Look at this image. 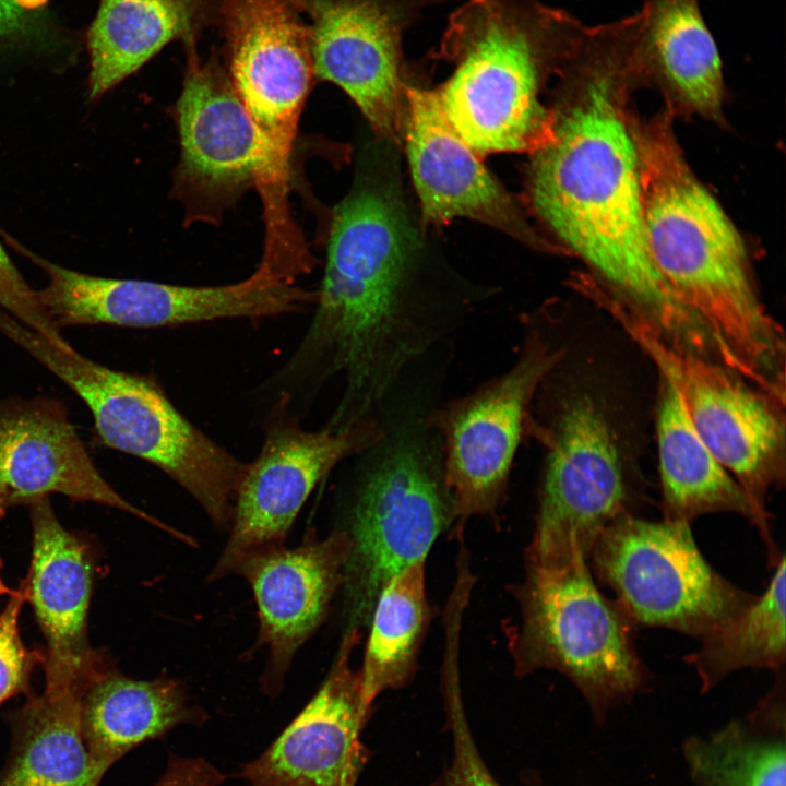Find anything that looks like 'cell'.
<instances>
[{
	"mask_svg": "<svg viewBox=\"0 0 786 786\" xmlns=\"http://www.w3.org/2000/svg\"><path fill=\"white\" fill-rule=\"evenodd\" d=\"M574 97L555 117L553 136L534 152L535 212L599 277L602 289L669 343L720 360L696 315L656 267L644 222L639 154L622 96L638 62L631 37L591 28L571 59Z\"/></svg>",
	"mask_w": 786,
	"mask_h": 786,
	"instance_id": "obj_1",
	"label": "cell"
},
{
	"mask_svg": "<svg viewBox=\"0 0 786 786\" xmlns=\"http://www.w3.org/2000/svg\"><path fill=\"white\" fill-rule=\"evenodd\" d=\"M413 239L391 183L365 180L334 209L314 314L281 372L289 384L342 378L332 430L373 418L406 368L450 331L407 305Z\"/></svg>",
	"mask_w": 786,
	"mask_h": 786,
	"instance_id": "obj_2",
	"label": "cell"
},
{
	"mask_svg": "<svg viewBox=\"0 0 786 786\" xmlns=\"http://www.w3.org/2000/svg\"><path fill=\"white\" fill-rule=\"evenodd\" d=\"M671 117L630 122L653 261L728 367L785 403L784 330L758 295L738 230L689 167Z\"/></svg>",
	"mask_w": 786,
	"mask_h": 786,
	"instance_id": "obj_3",
	"label": "cell"
},
{
	"mask_svg": "<svg viewBox=\"0 0 786 786\" xmlns=\"http://www.w3.org/2000/svg\"><path fill=\"white\" fill-rule=\"evenodd\" d=\"M584 27L537 0H467L450 15L439 52L454 68L434 92L478 156L534 153L552 139L556 116L539 87L569 61Z\"/></svg>",
	"mask_w": 786,
	"mask_h": 786,
	"instance_id": "obj_4",
	"label": "cell"
},
{
	"mask_svg": "<svg viewBox=\"0 0 786 786\" xmlns=\"http://www.w3.org/2000/svg\"><path fill=\"white\" fill-rule=\"evenodd\" d=\"M561 361L540 384L524 428L545 450L526 564L545 568L564 565L576 552L588 560L602 532L632 514L636 498L614 398L593 374L568 372Z\"/></svg>",
	"mask_w": 786,
	"mask_h": 786,
	"instance_id": "obj_5",
	"label": "cell"
},
{
	"mask_svg": "<svg viewBox=\"0 0 786 786\" xmlns=\"http://www.w3.org/2000/svg\"><path fill=\"white\" fill-rule=\"evenodd\" d=\"M0 333L86 404L104 445L158 467L213 524L229 529L247 464L191 424L156 382L108 368L74 348H59L8 314L0 315Z\"/></svg>",
	"mask_w": 786,
	"mask_h": 786,
	"instance_id": "obj_6",
	"label": "cell"
},
{
	"mask_svg": "<svg viewBox=\"0 0 786 786\" xmlns=\"http://www.w3.org/2000/svg\"><path fill=\"white\" fill-rule=\"evenodd\" d=\"M349 515L344 583L350 629L369 624L383 587L426 559L454 520L440 440L422 417L385 428L364 452Z\"/></svg>",
	"mask_w": 786,
	"mask_h": 786,
	"instance_id": "obj_7",
	"label": "cell"
},
{
	"mask_svg": "<svg viewBox=\"0 0 786 786\" xmlns=\"http://www.w3.org/2000/svg\"><path fill=\"white\" fill-rule=\"evenodd\" d=\"M517 597L521 622L511 643L517 674H563L597 718L644 687L647 674L633 642L635 623L602 594L581 552L562 567L526 564Z\"/></svg>",
	"mask_w": 786,
	"mask_h": 786,
	"instance_id": "obj_8",
	"label": "cell"
},
{
	"mask_svg": "<svg viewBox=\"0 0 786 786\" xmlns=\"http://www.w3.org/2000/svg\"><path fill=\"white\" fill-rule=\"evenodd\" d=\"M587 296L675 386L700 438L755 509L770 516L769 491L785 480V405L723 364L669 343L605 293L593 289Z\"/></svg>",
	"mask_w": 786,
	"mask_h": 786,
	"instance_id": "obj_9",
	"label": "cell"
},
{
	"mask_svg": "<svg viewBox=\"0 0 786 786\" xmlns=\"http://www.w3.org/2000/svg\"><path fill=\"white\" fill-rule=\"evenodd\" d=\"M590 558L598 581L635 624L702 639L738 619L759 597L706 562L688 522L626 514L602 532Z\"/></svg>",
	"mask_w": 786,
	"mask_h": 786,
	"instance_id": "obj_10",
	"label": "cell"
},
{
	"mask_svg": "<svg viewBox=\"0 0 786 786\" xmlns=\"http://www.w3.org/2000/svg\"><path fill=\"white\" fill-rule=\"evenodd\" d=\"M5 242L47 277L36 298L52 323L150 329L219 319H259L299 312L317 293L257 269L248 278L217 286H183L84 274L25 248L5 233Z\"/></svg>",
	"mask_w": 786,
	"mask_h": 786,
	"instance_id": "obj_11",
	"label": "cell"
},
{
	"mask_svg": "<svg viewBox=\"0 0 786 786\" xmlns=\"http://www.w3.org/2000/svg\"><path fill=\"white\" fill-rule=\"evenodd\" d=\"M568 352L541 326L525 323L508 370L422 416L439 437L444 480L460 526L474 515L495 514L500 507L538 389Z\"/></svg>",
	"mask_w": 786,
	"mask_h": 786,
	"instance_id": "obj_12",
	"label": "cell"
},
{
	"mask_svg": "<svg viewBox=\"0 0 786 786\" xmlns=\"http://www.w3.org/2000/svg\"><path fill=\"white\" fill-rule=\"evenodd\" d=\"M384 436L369 418L334 431H310L296 420L276 419L238 487L229 538L210 580L235 573L248 557L283 546L298 513L317 485L341 462L360 455Z\"/></svg>",
	"mask_w": 786,
	"mask_h": 786,
	"instance_id": "obj_13",
	"label": "cell"
},
{
	"mask_svg": "<svg viewBox=\"0 0 786 786\" xmlns=\"http://www.w3.org/2000/svg\"><path fill=\"white\" fill-rule=\"evenodd\" d=\"M182 88L175 105L181 155L174 192L190 221H214L249 188L262 163L255 128L225 64L184 44Z\"/></svg>",
	"mask_w": 786,
	"mask_h": 786,
	"instance_id": "obj_14",
	"label": "cell"
},
{
	"mask_svg": "<svg viewBox=\"0 0 786 786\" xmlns=\"http://www.w3.org/2000/svg\"><path fill=\"white\" fill-rule=\"evenodd\" d=\"M308 17L314 76L342 88L371 127L396 141L405 114V32L420 0H293Z\"/></svg>",
	"mask_w": 786,
	"mask_h": 786,
	"instance_id": "obj_15",
	"label": "cell"
},
{
	"mask_svg": "<svg viewBox=\"0 0 786 786\" xmlns=\"http://www.w3.org/2000/svg\"><path fill=\"white\" fill-rule=\"evenodd\" d=\"M225 68L254 127L279 136L299 124L314 76L310 28L293 0H218Z\"/></svg>",
	"mask_w": 786,
	"mask_h": 786,
	"instance_id": "obj_16",
	"label": "cell"
},
{
	"mask_svg": "<svg viewBox=\"0 0 786 786\" xmlns=\"http://www.w3.org/2000/svg\"><path fill=\"white\" fill-rule=\"evenodd\" d=\"M50 493L118 509L190 541L106 481L61 401L47 395L0 398V519L10 509Z\"/></svg>",
	"mask_w": 786,
	"mask_h": 786,
	"instance_id": "obj_17",
	"label": "cell"
},
{
	"mask_svg": "<svg viewBox=\"0 0 786 786\" xmlns=\"http://www.w3.org/2000/svg\"><path fill=\"white\" fill-rule=\"evenodd\" d=\"M32 558L27 600L45 640L44 693L83 689L111 665L88 641V610L95 580L90 544L57 519L49 497L31 504Z\"/></svg>",
	"mask_w": 786,
	"mask_h": 786,
	"instance_id": "obj_18",
	"label": "cell"
},
{
	"mask_svg": "<svg viewBox=\"0 0 786 786\" xmlns=\"http://www.w3.org/2000/svg\"><path fill=\"white\" fill-rule=\"evenodd\" d=\"M359 639V629L347 631L318 692L238 777L250 786H357L370 758L360 735L372 708L350 665Z\"/></svg>",
	"mask_w": 786,
	"mask_h": 786,
	"instance_id": "obj_19",
	"label": "cell"
},
{
	"mask_svg": "<svg viewBox=\"0 0 786 786\" xmlns=\"http://www.w3.org/2000/svg\"><path fill=\"white\" fill-rule=\"evenodd\" d=\"M405 114L407 158L427 222L445 224L465 217L535 248L547 247L449 123L434 90L407 85Z\"/></svg>",
	"mask_w": 786,
	"mask_h": 786,
	"instance_id": "obj_20",
	"label": "cell"
},
{
	"mask_svg": "<svg viewBox=\"0 0 786 786\" xmlns=\"http://www.w3.org/2000/svg\"><path fill=\"white\" fill-rule=\"evenodd\" d=\"M349 550L346 532L322 539L310 533L298 547L283 545L254 553L236 569L258 606V644L269 651L262 680L270 693L281 689L294 655L323 622L344 583Z\"/></svg>",
	"mask_w": 786,
	"mask_h": 786,
	"instance_id": "obj_21",
	"label": "cell"
},
{
	"mask_svg": "<svg viewBox=\"0 0 786 786\" xmlns=\"http://www.w3.org/2000/svg\"><path fill=\"white\" fill-rule=\"evenodd\" d=\"M656 438L664 520L691 523L714 512H734L751 522L766 543L771 561L778 555L770 517L717 461L694 429L675 386L658 374Z\"/></svg>",
	"mask_w": 786,
	"mask_h": 786,
	"instance_id": "obj_22",
	"label": "cell"
},
{
	"mask_svg": "<svg viewBox=\"0 0 786 786\" xmlns=\"http://www.w3.org/2000/svg\"><path fill=\"white\" fill-rule=\"evenodd\" d=\"M218 0H100L87 34L90 100L96 102L172 40L196 43Z\"/></svg>",
	"mask_w": 786,
	"mask_h": 786,
	"instance_id": "obj_23",
	"label": "cell"
},
{
	"mask_svg": "<svg viewBox=\"0 0 786 786\" xmlns=\"http://www.w3.org/2000/svg\"><path fill=\"white\" fill-rule=\"evenodd\" d=\"M202 708L190 704L181 682L129 678L112 666L84 690L80 720L92 757L109 769L136 746L182 724H202Z\"/></svg>",
	"mask_w": 786,
	"mask_h": 786,
	"instance_id": "obj_24",
	"label": "cell"
},
{
	"mask_svg": "<svg viewBox=\"0 0 786 786\" xmlns=\"http://www.w3.org/2000/svg\"><path fill=\"white\" fill-rule=\"evenodd\" d=\"M84 690L28 695L12 716V747L0 786H98L108 771L84 741L80 706Z\"/></svg>",
	"mask_w": 786,
	"mask_h": 786,
	"instance_id": "obj_25",
	"label": "cell"
},
{
	"mask_svg": "<svg viewBox=\"0 0 786 786\" xmlns=\"http://www.w3.org/2000/svg\"><path fill=\"white\" fill-rule=\"evenodd\" d=\"M640 50L682 102L706 116L719 112L724 78L717 46L698 0H645Z\"/></svg>",
	"mask_w": 786,
	"mask_h": 786,
	"instance_id": "obj_26",
	"label": "cell"
},
{
	"mask_svg": "<svg viewBox=\"0 0 786 786\" xmlns=\"http://www.w3.org/2000/svg\"><path fill=\"white\" fill-rule=\"evenodd\" d=\"M425 561L419 560L396 574L373 607L359 670L362 698L369 707L381 693L405 686L415 671L430 614Z\"/></svg>",
	"mask_w": 786,
	"mask_h": 786,
	"instance_id": "obj_27",
	"label": "cell"
},
{
	"mask_svg": "<svg viewBox=\"0 0 786 786\" xmlns=\"http://www.w3.org/2000/svg\"><path fill=\"white\" fill-rule=\"evenodd\" d=\"M758 708L748 723L731 722L707 738L692 737L683 748L699 786H786L784 722Z\"/></svg>",
	"mask_w": 786,
	"mask_h": 786,
	"instance_id": "obj_28",
	"label": "cell"
},
{
	"mask_svg": "<svg viewBox=\"0 0 786 786\" xmlns=\"http://www.w3.org/2000/svg\"><path fill=\"white\" fill-rule=\"evenodd\" d=\"M785 557L776 563L765 592L738 619L702 638L687 656L708 691L741 668L778 669L785 664Z\"/></svg>",
	"mask_w": 786,
	"mask_h": 786,
	"instance_id": "obj_29",
	"label": "cell"
},
{
	"mask_svg": "<svg viewBox=\"0 0 786 786\" xmlns=\"http://www.w3.org/2000/svg\"><path fill=\"white\" fill-rule=\"evenodd\" d=\"M444 690L451 759L428 786H501L477 748L456 680L446 681Z\"/></svg>",
	"mask_w": 786,
	"mask_h": 786,
	"instance_id": "obj_30",
	"label": "cell"
},
{
	"mask_svg": "<svg viewBox=\"0 0 786 786\" xmlns=\"http://www.w3.org/2000/svg\"><path fill=\"white\" fill-rule=\"evenodd\" d=\"M27 600L23 581L0 612V705L17 695H29L32 672L43 663V652L27 648L20 632V616Z\"/></svg>",
	"mask_w": 786,
	"mask_h": 786,
	"instance_id": "obj_31",
	"label": "cell"
},
{
	"mask_svg": "<svg viewBox=\"0 0 786 786\" xmlns=\"http://www.w3.org/2000/svg\"><path fill=\"white\" fill-rule=\"evenodd\" d=\"M0 309L52 345L66 350L73 348L41 309L36 290L26 283L1 242Z\"/></svg>",
	"mask_w": 786,
	"mask_h": 786,
	"instance_id": "obj_32",
	"label": "cell"
},
{
	"mask_svg": "<svg viewBox=\"0 0 786 786\" xmlns=\"http://www.w3.org/2000/svg\"><path fill=\"white\" fill-rule=\"evenodd\" d=\"M225 778L203 758H174L153 786H219Z\"/></svg>",
	"mask_w": 786,
	"mask_h": 786,
	"instance_id": "obj_33",
	"label": "cell"
},
{
	"mask_svg": "<svg viewBox=\"0 0 786 786\" xmlns=\"http://www.w3.org/2000/svg\"><path fill=\"white\" fill-rule=\"evenodd\" d=\"M28 26L24 10L11 0H0V41L17 36Z\"/></svg>",
	"mask_w": 786,
	"mask_h": 786,
	"instance_id": "obj_34",
	"label": "cell"
},
{
	"mask_svg": "<svg viewBox=\"0 0 786 786\" xmlns=\"http://www.w3.org/2000/svg\"><path fill=\"white\" fill-rule=\"evenodd\" d=\"M22 10H35L43 7L48 0H11Z\"/></svg>",
	"mask_w": 786,
	"mask_h": 786,
	"instance_id": "obj_35",
	"label": "cell"
},
{
	"mask_svg": "<svg viewBox=\"0 0 786 786\" xmlns=\"http://www.w3.org/2000/svg\"><path fill=\"white\" fill-rule=\"evenodd\" d=\"M2 567H3V565H2L1 558H0V596H2V595H9V596H11V595H13V594L15 593L16 590L10 588V587L5 584V582L3 581L2 573H1Z\"/></svg>",
	"mask_w": 786,
	"mask_h": 786,
	"instance_id": "obj_36",
	"label": "cell"
}]
</instances>
